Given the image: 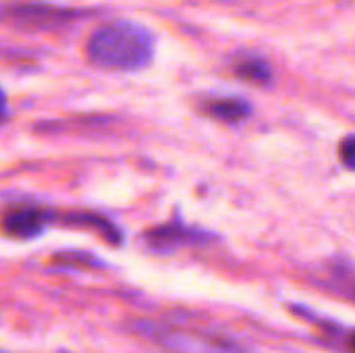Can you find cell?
Wrapping results in <instances>:
<instances>
[{"mask_svg": "<svg viewBox=\"0 0 355 353\" xmlns=\"http://www.w3.org/2000/svg\"><path fill=\"white\" fill-rule=\"evenodd\" d=\"M87 56L102 69L137 71L148 67L154 56V35L144 25L114 21L92 33Z\"/></svg>", "mask_w": 355, "mask_h": 353, "instance_id": "6da1fadb", "label": "cell"}, {"mask_svg": "<svg viewBox=\"0 0 355 353\" xmlns=\"http://www.w3.org/2000/svg\"><path fill=\"white\" fill-rule=\"evenodd\" d=\"M146 335L177 353H245V350L229 337H220L200 329H171L146 325Z\"/></svg>", "mask_w": 355, "mask_h": 353, "instance_id": "7a4b0ae2", "label": "cell"}, {"mask_svg": "<svg viewBox=\"0 0 355 353\" xmlns=\"http://www.w3.org/2000/svg\"><path fill=\"white\" fill-rule=\"evenodd\" d=\"M52 223V212L42 208H17L2 216V231L17 239L40 237Z\"/></svg>", "mask_w": 355, "mask_h": 353, "instance_id": "3957f363", "label": "cell"}, {"mask_svg": "<svg viewBox=\"0 0 355 353\" xmlns=\"http://www.w3.org/2000/svg\"><path fill=\"white\" fill-rule=\"evenodd\" d=\"M208 239H210L208 233L189 229L181 223L162 225V227H156V229L146 233V241L150 243L152 250H158V252H173V250H179L185 246L204 243Z\"/></svg>", "mask_w": 355, "mask_h": 353, "instance_id": "277c9868", "label": "cell"}, {"mask_svg": "<svg viewBox=\"0 0 355 353\" xmlns=\"http://www.w3.org/2000/svg\"><path fill=\"white\" fill-rule=\"evenodd\" d=\"M252 104L243 98L225 96V98H210L202 104V112L210 119L223 121V123H239L245 121L252 114Z\"/></svg>", "mask_w": 355, "mask_h": 353, "instance_id": "5b68a950", "label": "cell"}, {"mask_svg": "<svg viewBox=\"0 0 355 353\" xmlns=\"http://www.w3.org/2000/svg\"><path fill=\"white\" fill-rule=\"evenodd\" d=\"M233 71L237 77H241L243 81H250V83H268L272 79V71L268 67L266 60L258 58V56H245V58H239L233 62Z\"/></svg>", "mask_w": 355, "mask_h": 353, "instance_id": "8992f818", "label": "cell"}, {"mask_svg": "<svg viewBox=\"0 0 355 353\" xmlns=\"http://www.w3.org/2000/svg\"><path fill=\"white\" fill-rule=\"evenodd\" d=\"M339 156H341V162H343L345 169L355 171V135H347V137L341 141Z\"/></svg>", "mask_w": 355, "mask_h": 353, "instance_id": "52a82bcc", "label": "cell"}, {"mask_svg": "<svg viewBox=\"0 0 355 353\" xmlns=\"http://www.w3.org/2000/svg\"><path fill=\"white\" fill-rule=\"evenodd\" d=\"M6 114H8V102H6V94L0 87V121H4Z\"/></svg>", "mask_w": 355, "mask_h": 353, "instance_id": "ba28073f", "label": "cell"}, {"mask_svg": "<svg viewBox=\"0 0 355 353\" xmlns=\"http://www.w3.org/2000/svg\"><path fill=\"white\" fill-rule=\"evenodd\" d=\"M349 347H352V352L355 353V333L349 337Z\"/></svg>", "mask_w": 355, "mask_h": 353, "instance_id": "9c48e42d", "label": "cell"}]
</instances>
